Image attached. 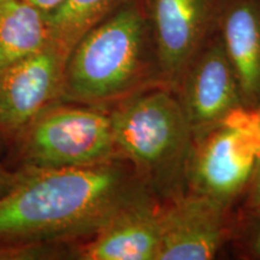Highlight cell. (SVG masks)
<instances>
[{
    "label": "cell",
    "mask_w": 260,
    "mask_h": 260,
    "mask_svg": "<svg viewBox=\"0 0 260 260\" xmlns=\"http://www.w3.org/2000/svg\"><path fill=\"white\" fill-rule=\"evenodd\" d=\"M19 171L0 198V242L83 241L153 195L121 157L88 167Z\"/></svg>",
    "instance_id": "cell-1"
},
{
    "label": "cell",
    "mask_w": 260,
    "mask_h": 260,
    "mask_svg": "<svg viewBox=\"0 0 260 260\" xmlns=\"http://www.w3.org/2000/svg\"><path fill=\"white\" fill-rule=\"evenodd\" d=\"M162 84L142 0H128L68 56L61 102L106 107Z\"/></svg>",
    "instance_id": "cell-2"
},
{
    "label": "cell",
    "mask_w": 260,
    "mask_h": 260,
    "mask_svg": "<svg viewBox=\"0 0 260 260\" xmlns=\"http://www.w3.org/2000/svg\"><path fill=\"white\" fill-rule=\"evenodd\" d=\"M118 157L161 203L187 193L193 128L174 89L149 87L109 110Z\"/></svg>",
    "instance_id": "cell-3"
},
{
    "label": "cell",
    "mask_w": 260,
    "mask_h": 260,
    "mask_svg": "<svg viewBox=\"0 0 260 260\" xmlns=\"http://www.w3.org/2000/svg\"><path fill=\"white\" fill-rule=\"evenodd\" d=\"M14 140L22 168L88 167L118 157L110 111L94 105L52 104Z\"/></svg>",
    "instance_id": "cell-4"
},
{
    "label": "cell",
    "mask_w": 260,
    "mask_h": 260,
    "mask_svg": "<svg viewBox=\"0 0 260 260\" xmlns=\"http://www.w3.org/2000/svg\"><path fill=\"white\" fill-rule=\"evenodd\" d=\"M260 158V109L240 106L222 121L193 133L188 191L226 209L251 184Z\"/></svg>",
    "instance_id": "cell-5"
},
{
    "label": "cell",
    "mask_w": 260,
    "mask_h": 260,
    "mask_svg": "<svg viewBox=\"0 0 260 260\" xmlns=\"http://www.w3.org/2000/svg\"><path fill=\"white\" fill-rule=\"evenodd\" d=\"M223 0H142L164 86L182 74L217 29Z\"/></svg>",
    "instance_id": "cell-6"
},
{
    "label": "cell",
    "mask_w": 260,
    "mask_h": 260,
    "mask_svg": "<svg viewBox=\"0 0 260 260\" xmlns=\"http://www.w3.org/2000/svg\"><path fill=\"white\" fill-rule=\"evenodd\" d=\"M67 59L50 44L0 71V133L15 139L44 110L61 102Z\"/></svg>",
    "instance_id": "cell-7"
},
{
    "label": "cell",
    "mask_w": 260,
    "mask_h": 260,
    "mask_svg": "<svg viewBox=\"0 0 260 260\" xmlns=\"http://www.w3.org/2000/svg\"><path fill=\"white\" fill-rule=\"evenodd\" d=\"M174 90L193 133L216 124L243 105L235 70L217 29L182 74Z\"/></svg>",
    "instance_id": "cell-8"
},
{
    "label": "cell",
    "mask_w": 260,
    "mask_h": 260,
    "mask_svg": "<svg viewBox=\"0 0 260 260\" xmlns=\"http://www.w3.org/2000/svg\"><path fill=\"white\" fill-rule=\"evenodd\" d=\"M226 207L204 195L187 193L161 203L158 260H209L226 234Z\"/></svg>",
    "instance_id": "cell-9"
},
{
    "label": "cell",
    "mask_w": 260,
    "mask_h": 260,
    "mask_svg": "<svg viewBox=\"0 0 260 260\" xmlns=\"http://www.w3.org/2000/svg\"><path fill=\"white\" fill-rule=\"evenodd\" d=\"M160 201L151 197L130 205L77 247V260H158Z\"/></svg>",
    "instance_id": "cell-10"
},
{
    "label": "cell",
    "mask_w": 260,
    "mask_h": 260,
    "mask_svg": "<svg viewBox=\"0 0 260 260\" xmlns=\"http://www.w3.org/2000/svg\"><path fill=\"white\" fill-rule=\"evenodd\" d=\"M217 31L235 70L243 105H260V0H223Z\"/></svg>",
    "instance_id": "cell-11"
},
{
    "label": "cell",
    "mask_w": 260,
    "mask_h": 260,
    "mask_svg": "<svg viewBox=\"0 0 260 260\" xmlns=\"http://www.w3.org/2000/svg\"><path fill=\"white\" fill-rule=\"evenodd\" d=\"M50 44L46 15L27 0H0V71Z\"/></svg>",
    "instance_id": "cell-12"
},
{
    "label": "cell",
    "mask_w": 260,
    "mask_h": 260,
    "mask_svg": "<svg viewBox=\"0 0 260 260\" xmlns=\"http://www.w3.org/2000/svg\"><path fill=\"white\" fill-rule=\"evenodd\" d=\"M128 0H63L47 16L51 44L64 56L75 45Z\"/></svg>",
    "instance_id": "cell-13"
},
{
    "label": "cell",
    "mask_w": 260,
    "mask_h": 260,
    "mask_svg": "<svg viewBox=\"0 0 260 260\" xmlns=\"http://www.w3.org/2000/svg\"><path fill=\"white\" fill-rule=\"evenodd\" d=\"M80 242H0V260H77V247Z\"/></svg>",
    "instance_id": "cell-14"
},
{
    "label": "cell",
    "mask_w": 260,
    "mask_h": 260,
    "mask_svg": "<svg viewBox=\"0 0 260 260\" xmlns=\"http://www.w3.org/2000/svg\"><path fill=\"white\" fill-rule=\"evenodd\" d=\"M21 171H10L0 162V198L5 195L18 181Z\"/></svg>",
    "instance_id": "cell-15"
},
{
    "label": "cell",
    "mask_w": 260,
    "mask_h": 260,
    "mask_svg": "<svg viewBox=\"0 0 260 260\" xmlns=\"http://www.w3.org/2000/svg\"><path fill=\"white\" fill-rule=\"evenodd\" d=\"M256 107L260 109V105ZM249 205H251L252 209L260 212V158L258 164H256L254 176H253L251 184H249Z\"/></svg>",
    "instance_id": "cell-16"
},
{
    "label": "cell",
    "mask_w": 260,
    "mask_h": 260,
    "mask_svg": "<svg viewBox=\"0 0 260 260\" xmlns=\"http://www.w3.org/2000/svg\"><path fill=\"white\" fill-rule=\"evenodd\" d=\"M27 2L40 10L42 14L48 16L63 3V0H27Z\"/></svg>",
    "instance_id": "cell-17"
},
{
    "label": "cell",
    "mask_w": 260,
    "mask_h": 260,
    "mask_svg": "<svg viewBox=\"0 0 260 260\" xmlns=\"http://www.w3.org/2000/svg\"><path fill=\"white\" fill-rule=\"evenodd\" d=\"M252 252L256 255V258L260 259V224L256 228L254 235L252 239Z\"/></svg>",
    "instance_id": "cell-18"
}]
</instances>
